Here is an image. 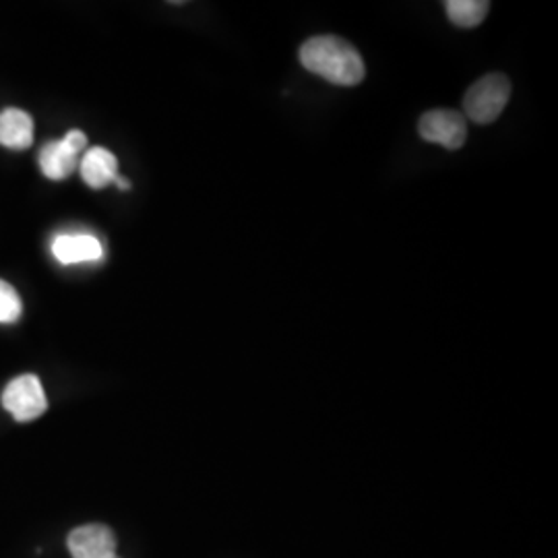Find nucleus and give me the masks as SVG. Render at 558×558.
<instances>
[{"label":"nucleus","instance_id":"nucleus-13","mask_svg":"<svg viewBox=\"0 0 558 558\" xmlns=\"http://www.w3.org/2000/svg\"><path fill=\"white\" fill-rule=\"evenodd\" d=\"M114 184L119 186L120 191H129L131 189V182L126 179H122V177H117V180H114Z\"/></svg>","mask_w":558,"mask_h":558},{"label":"nucleus","instance_id":"nucleus-4","mask_svg":"<svg viewBox=\"0 0 558 558\" xmlns=\"http://www.w3.org/2000/svg\"><path fill=\"white\" fill-rule=\"evenodd\" d=\"M420 135L428 143L459 149L468 140V122L456 110H430L420 120Z\"/></svg>","mask_w":558,"mask_h":558},{"label":"nucleus","instance_id":"nucleus-10","mask_svg":"<svg viewBox=\"0 0 558 558\" xmlns=\"http://www.w3.org/2000/svg\"><path fill=\"white\" fill-rule=\"evenodd\" d=\"M449 20L459 27H476L486 20L490 2L486 0H449L445 4Z\"/></svg>","mask_w":558,"mask_h":558},{"label":"nucleus","instance_id":"nucleus-5","mask_svg":"<svg viewBox=\"0 0 558 558\" xmlns=\"http://www.w3.org/2000/svg\"><path fill=\"white\" fill-rule=\"evenodd\" d=\"M66 546L73 558H110L117 555V536L108 525L89 523L75 527Z\"/></svg>","mask_w":558,"mask_h":558},{"label":"nucleus","instance_id":"nucleus-3","mask_svg":"<svg viewBox=\"0 0 558 558\" xmlns=\"http://www.w3.org/2000/svg\"><path fill=\"white\" fill-rule=\"evenodd\" d=\"M2 408L17 422L40 418L48 410V399L40 379L36 375H21L11 380L2 391Z\"/></svg>","mask_w":558,"mask_h":558},{"label":"nucleus","instance_id":"nucleus-7","mask_svg":"<svg viewBox=\"0 0 558 558\" xmlns=\"http://www.w3.org/2000/svg\"><path fill=\"white\" fill-rule=\"evenodd\" d=\"M81 179L89 189H106L119 177V160L106 147H92L80 163Z\"/></svg>","mask_w":558,"mask_h":558},{"label":"nucleus","instance_id":"nucleus-9","mask_svg":"<svg viewBox=\"0 0 558 558\" xmlns=\"http://www.w3.org/2000/svg\"><path fill=\"white\" fill-rule=\"evenodd\" d=\"M80 166V156L64 141H48L40 151V168L50 180L69 179Z\"/></svg>","mask_w":558,"mask_h":558},{"label":"nucleus","instance_id":"nucleus-11","mask_svg":"<svg viewBox=\"0 0 558 558\" xmlns=\"http://www.w3.org/2000/svg\"><path fill=\"white\" fill-rule=\"evenodd\" d=\"M21 313H23V302L17 290L9 281L0 279V323L4 325L17 323Z\"/></svg>","mask_w":558,"mask_h":558},{"label":"nucleus","instance_id":"nucleus-2","mask_svg":"<svg viewBox=\"0 0 558 558\" xmlns=\"http://www.w3.org/2000/svg\"><path fill=\"white\" fill-rule=\"evenodd\" d=\"M509 98H511L509 80L500 73H490L468 89L463 98V108L468 119L478 124H490L502 114Z\"/></svg>","mask_w":558,"mask_h":558},{"label":"nucleus","instance_id":"nucleus-12","mask_svg":"<svg viewBox=\"0 0 558 558\" xmlns=\"http://www.w3.org/2000/svg\"><path fill=\"white\" fill-rule=\"evenodd\" d=\"M62 141H64V143H66V145H69L77 156H81V154H83V149L87 147V135H85L83 131H77V129L69 131Z\"/></svg>","mask_w":558,"mask_h":558},{"label":"nucleus","instance_id":"nucleus-14","mask_svg":"<svg viewBox=\"0 0 558 558\" xmlns=\"http://www.w3.org/2000/svg\"><path fill=\"white\" fill-rule=\"evenodd\" d=\"M110 558H119V557H117V555H114V557H110Z\"/></svg>","mask_w":558,"mask_h":558},{"label":"nucleus","instance_id":"nucleus-6","mask_svg":"<svg viewBox=\"0 0 558 558\" xmlns=\"http://www.w3.org/2000/svg\"><path fill=\"white\" fill-rule=\"evenodd\" d=\"M52 255L62 265L92 263L104 257V246L92 234H60L52 242Z\"/></svg>","mask_w":558,"mask_h":558},{"label":"nucleus","instance_id":"nucleus-1","mask_svg":"<svg viewBox=\"0 0 558 558\" xmlns=\"http://www.w3.org/2000/svg\"><path fill=\"white\" fill-rule=\"evenodd\" d=\"M300 62L311 73L343 87L359 85L366 73L359 50L336 36H319L304 41L300 48Z\"/></svg>","mask_w":558,"mask_h":558},{"label":"nucleus","instance_id":"nucleus-8","mask_svg":"<svg viewBox=\"0 0 558 558\" xmlns=\"http://www.w3.org/2000/svg\"><path fill=\"white\" fill-rule=\"evenodd\" d=\"M34 143V119L20 108L0 112V145L23 151Z\"/></svg>","mask_w":558,"mask_h":558}]
</instances>
